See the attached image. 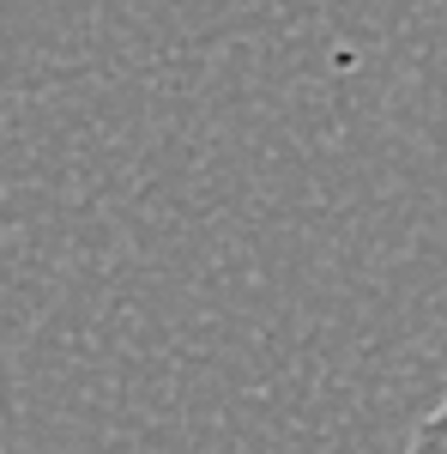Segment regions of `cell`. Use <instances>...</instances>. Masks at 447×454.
Instances as JSON below:
<instances>
[{
    "instance_id": "1",
    "label": "cell",
    "mask_w": 447,
    "mask_h": 454,
    "mask_svg": "<svg viewBox=\"0 0 447 454\" xmlns=\"http://www.w3.org/2000/svg\"><path fill=\"white\" fill-rule=\"evenodd\" d=\"M405 454H447V400L429 412V419L412 430V442H405Z\"/></svg>"
}]
</instances>
